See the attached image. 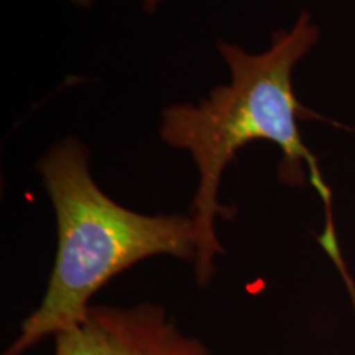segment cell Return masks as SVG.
<instances>
[{"mask_svg":"<svg viewBox=\"0 0 355 355\" xmlns=\"http://www.w3.org/2000/svg\"><path fill=\"white\" fill-rule=\"evenodd\" d=\"M319 42V26L308 10H301L290 30H278L265 51L252 55L234 43L219 42L217 51L229 66L230 81L211 89L198 104L178 102L162 112L159 137L173 148L184 150L198 168V188L189 207L198 232L194 277L206 288L216 273V259L224 254L217 237V219H229L220 206V180L235 155L252 141H272L282 152L278 180L303 186L309 180L326 209V225L319 237L340 272L345 286L355 283L340 254L332 191L326 184L314 155L304 145L300 121H326L300 104L293 87V71Z\"/></svg>","mask_w":355,"mask_h":355,"instance_id":"obj_1","label":"cell"},{"mask_svg":"<svg viewBox=\"0 0 355 355\" xmlns=\"http://www.w3.org/2000/svg\"><path fill=\"white\" fill-rule=\"evenodd\" d=\"M56 217V255L40 304L21 321L2 355H24L74 327L110 279L146 259L196 263L198 232L189 214H140L115 202L91 175V152L68 137L37 162Z\"/></svg>","mask_w":355,"mask_h":355,"instance_id":"obj_2","label":"cell"},{"mask_svg":"<svg viewBox=\"0 0 355 355\" xmlns=\"http://www.w3.org/2000/svg\"><path fill=\"white\" fill-rule=\"evenodd\" d=\"M55 355H212L158 303L91 304L83 321L53 337Z\"/></svg>","mask_w":355,"mask_h":355,"instance_id":"obj_3","label":"cell"},{"mask_svg":"<svg viewBox=\"0 0 355 355\" xmlns=\"http://www.w3.org/2000/svg\"><path fill=\"white\" fill-rule=\"evenodd\" d=\"M69 2L78 8H91L96 3V0H69ZM139 2L146 13H155L163 3V0H139Z\"/></svg>","mask_w":355,"mask_h":355,"instance_id":"obj_4","label":"cell"}]
</instances>
